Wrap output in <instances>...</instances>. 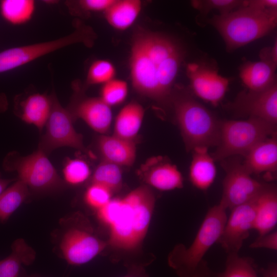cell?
<instances>
[{"mask_svg": "<svg viewBox=\"0 0 277 277\" xmlns=\"http://www.w3.org/2000/svg\"><path fill=\"white\" fill-rule=\"evenodd\" d=\"M184 51L170 36L143 28L136 30L131 39L129 57L134 90L159 103H171Z\"/></svg>", "mask_w": 277, "mask_h": 277, "instance_id": "1", "label": "cell"}, {"mask_svg": "<svg viewBox=\"0 0 277 277\" xmlns=\"http://www.w3.org/2000/svg\"><path fill=\"white\" fill-rule=\"evenodd\" d=\"M155 201L152 191L145 185L122 198L112 199L104 212V224L110 228L109 244L125 250L136 248L147 233Z\"/></svg>", "mask_w": 277, "mask_h": 277, "instance_id": "2", "label": "cell"}, {"mask_svg": "<svg viewBox=\"0 0 277 277\" xmlns=\"http://www.w3.org/2000/svg\"><path fill=\"white\" fill-rule=\"evenodd\" d=\"M222 37L228 51H232L263 37L277 24V9H261L242 6L209 19Z\"/></svg>", "mask_w": 277, "mask_h": 277, "instance_id": "3", "label": "cell"}, {"mask_svg": "<svg viewBox=\"0 0 277 277\" xmlns=\"http://www.w3.org/2000/svg\"><path fill=\"white\" fill-rule=\"evenodd\" d=\"M171 103L187 150L217 145L221 121L191 93L174 89Z\"/></svg>", "mask_w": 277, "mask_h": 277, "instance_id": "4", "label": "cell"}, {"mask_svg": "<svg viewBox=\"0 0 277 277\" xmlns=\"http://www.w3.org/2000/svg\"><path fill=\"white\" fill-rule=\"evenodd\" d=\"M226 210L220 203L210 208L191 245H177L169 254V265L179 277H192L208 250L217 242L227 220Z\"/></svg>", "mask_w": 277, "mask_h": 277, "instance_id": "5", "label": "cell"}, {"mask_svg": "<svg viewBox=\"0 0 277 277\" xmlns=\"http://www.w3.org/2000/svg\"><path fill=\"white\" fill-rule=\"evenodd\" d=\"M275 135L276 125L259 118L221 121L219 143L211 156L215 161L245 156L258 143Z\"/></svg>", "mask_w": 277, "mask_h": 277, "instance_id": "6", "label": "cell"}, {"mask_svg": "<svg viewBox=\"0 0 277 277\" xmlns=\"http://www.w3.org/2000/svg\"><path fill=\"white\" fill-rule=\"evenodd\" d=\"M3 167L5 170L16 171L18 180L36 191H52L65 186V181L58 175L48 156L38 149L25 156L10 152L5 157Z\"/></svg>", "mask_w": 277, "mask_h": 277, "instance_id": "7", "label": "cell"}, {"mask_svg": "<svg viewBox=\"0 0 277 277\" xmlns=\"http://www.w3.org/2000/svg\"><path fill=\"white\" fill-rule=\"evenodd\" d=\"M51 108L46 124V130L42 136L38 149L47 156L55 149L69 147L86 153L91 158L95 155L83 143V137L73 126L74 120L70 111L64 108L53 91L50 94Z\"/></svg>", "mask_w": 277, "mask_h": 277, "instance_id": "8", "label": "cell"}, {"mask_svg": "<svg viewBox=\"0 0 277 277\" xmlns=\"http://www.w3.org/2000/svg\"><path fill=\"white\" fill-rule=\"evenodd\" d=\"M222 161L226 175L223 183V193L220 203L226 209L231 210L254 200L266 183L253 178L243 163L238 159Z\"/></svg>", "mask_w": 277, "mask_h": 277, "instance_id": "9", "label": "cell"}, {"mask_svg": "<svg viewBox=\"0 0 277 277\" xmlns=\"http://www.w3.org/2000/svg\"><path fill=\"white\" fill-rule=\"evenodd\" d=\"M235 114L277 123V84L262 91H243L227 105Z\"/></svg>", "mask_w": 277, "mask_h": 277, "instance_id": "10", "label": "cell"}, {"mask_svg": "<svg viewBox=\"0 0 277 277\" xmlns=\"http://www.w3.org/2000/svg\"><path fill=\"white\" fill-rule=\"evenodd\" d=\"M186 71L193 93L212 105L217 106L227 92L229 79L205 63H188Z\"/></svg>", "mask_w": 277, "mask_h": 277, "instance_id": "11", "label": "cell"}, {"mask_svg": "<svg viewBox=\"0 0 277 277\" xmlns=\"http://www.w3.org/2000/svg\"><path fill=\"white\" fill-rule=\"evenodd\" d=\"M106 246L105 242L89 231L78 227L68 229L60 244L64 259L73 265L89 262L100 253Z\"/></svg>", "mask_w": 277, "mask_h": 277, "instance_id": "12", "label": "cell"}, {"mask_svg": "<svg viewBox=\"0 0 277 277\" xmlns=\"http://www.w3.org/2000/svg\"><path fill=\"white\" fill-rule=\"evenodd\" d=\"M255 199L232 209L217 243L227 254L239 253L244 241L253 229L255 215Z\"/></svg>", "mask_w": 277, "mask_h": 277, "instance_id": "13", "label": "cell"}, {"mask_svg": "<svg viewBox=\"0 0 277 277\" xmlns=\"http://www.w3.org/2000/svg\"><path fill=\"white\" fill-rule=\"evenodd\" d=\"M72 87L74 94L67 108L74 121L81 118L94 131L101 134L106 133L112 122L111 107L100 97H80L76 89Z\"/></svg>", "mask_w": 277, "mask_h": 277, "instance_id": "14", "label": "cell"}, {"mask_svg": "<svg viewBox=\"0 0 277 277\" xmlns=\"http://www.w3.org/2000/svg\"><path fill=\"white\" fill-rule=\"evenodd\" d=\"M139 173L147 184L158 190L168 191L183 187V178L177 167L163 161L160 156L148 160Z\"/></svg>", "mask_w": 277, "mask_h": 277, "instance_id": "15", "label": "cell"}, {"mask_svg": "<svg viewBox=\"0 0 277 277\" xmlns=\"http://www.w3.org/2000/svg\"><path fill=\"white\" fill-rule=\"evenodd\" d=\"M244 157L243 164L250 174L265 173L267 179H274L277 168L276 135L258 143Z\"/></svg>", "mask_w": 277, "mask_h": 277, "instance_id": "16", "label": "cell"}, {"mask_svg": "<svg viewBox=\"0 0 277 277\" xmlns=\"http://www.w3.org/2000/svg\"><path fill=\"white\" fill-rule=\"evenodd\" d=\"M51 104L50 95L34 93L23 100L15 99L14 113L22 121L35 125L41 131L49 117Z\"/></svg>", "mask_w": 277, "mask_h": 277, "instance_id": "17", "label": "cell"}, {"mask_svg": "<svg viewBox=\"0 0 277 277\" xmlns=\"http://www.w3.org/2000/svg\"><path fill=\"white\" fill-rule=\"evenodd\" d=\"M98 151L102 160L122 166H131L136 157V144L134 141L128 140L112 135H101L97 141Z\"/></svg>", "mask_w": 277, "mask_h": 277, "instance_id": "18", "label": "cell"}, {"mask_svg": "<svg viewBox=\"0 0 277 277\" xmlns=\"http://www.w3.org/2000/svg\"><path fill=\"white\" fill-rule=\"evenodd\" d=\"M255 215L253 229L259 236L268 233L277 223V190L274 184H266L255 200Z\"/></svg>", "mask_w": 277, "mask_h": 277, "instance_id": "19", "label": "cell"}, {"mask_svg": "<svg viewBox=\"0 0 277 277\" xmlns=\"http://www.w3.org/2000/svg\"><path fill=\"white\" fill-rule=\"evenodd\" d=\"M276 67L263 61H248L241 66L240 77L248 90L262 91L276 83Z\"/></svg>", "mask_w": 277, "mask_h": 277, "instance_id": "20", "label": "cell"}, {"mask_svg": "<svg viewBox=\"0 0 277 277\" xmlns=\"http://www.w3.org/2000/svg\"><path fill=\"white\" fill-rule=\"evenodd\" d=\"M208 148H194L189 168V179L196 188L206 190L212 184L216 174L214 160L209 154Z\"/></svg>", "mask_w": 277, "mask_h": 277, "instance_id": "21", "label": "cell"}, {"mask_svg": "<svg viewBox=\"0 0 277 277\" xmlns=\"http://www.w3.org/2000/svg\"><path fill=\"white\" fill-rule=\"evenodd\" d=\"M145 110L135 102L127 104L117 115L113 134L121 138L134 141L142 125Z\"/></svg>", "mask_w": 277, "mask_h": 277, "instance_id": "22", "label": "cell"}, {"mask_svg": "<svg viewBox=\"0 0 277 277\" xmlns=\"http://www.w3.org/2000/svg\"><path fill=\"white\" fill-rule=\"evenodd\" d=\"M142 4L140 0H115L104 14L108 23L116 30L123 31L135 21Z\"/></svg>", "mask_w": 277, "mask_h": 277, "instance_id": "23", "label": "cell"}, {"mask_svg": "<svg viewBox=\"0 0 277 277\" xmlns=\"http://www.w3.org/2000/svg\"><path fill=\"white\" fill-rule=\"evenodd\" d=\"M12 252L0 261V277H18L22 265H29L34 260L35 252L23 239L16 240Z\"/></svg>", "mask_w": 277, "mask_h": 277, "instance_id": "24", "label": "cell"}, {"mask_svg": "<svg viewBox=\"0 0 277 277\" xmlns=\"http://www.w3.org/2000/svg\"><path fill=\"white\" fill-rule=\"evenodd\" d=\"M35 8L33 0H3L0 11L3 17L9 23L17 25L28 22Z\"/></svg>", "mask_w": 277, "mask_h": 277, "instance_id": "25", "label": "cell"}, {"mask_svg": "<svg viewBox=\"0 0 277 277\" xmlns=\"http://www.w3.org/2000/svg\"><path fill=\"white\" fill-rule=\"evenodd\" d=\"M29 195V188L17 180L0 195V221L7 220Z\"/></svg>", "mask_w": 277, "mask_h": 277, "instance_id": "26", "label": "cell"}, {"mask_svg": "<svg viewBox=\"0 0 277 277\" xmlns=\"http://www.w3.org/2000/svg\"><path fill=\"white\" fill-rule=\"evenodd\" d=\"M215 277H259L254 260L243 257L239 253L228 254L225 268L221 273H215Z\"/></svg>", "mask_w": 277, "mask_h": 277, "instance_id": "27", "label": "cell"}, {"mask_svg": "<svg viewBox=\"0 0 277 277\" xmlns=\"http://www.w3.org/2000/svg\"><path fill=\"white\" fill-rule=\"evenodd\" d=\"M122 176L121 166L102 160L93 172L92 183L102 185L113 193L121 187Z\"/></svg>", "mask_w": 277, "mask_h": 277, "instance_id": "28", "label": "cell"}, {"mask_svg": "<svg viewBox=\"0 0 277 277\" xmlns=\"http://www.w3.org/2000/svg\"><path fill=\"white\" fill-rule=\"evenodd\" d=\"M116 70L113 64L106 60L94 61L90 66L85 81V86L103 84L114 78Z\"/></svg>", "mask_w": 277, "mask_h": 277, "instance_id": "29", "label": "cell"}, {"mask_svg": "<svg viewBox=\"0 0 277 277\" xmlns=\"http://www.w3.org/2000/svg\"><path fill=\"white\" fill-rule=\"evenodd\" d=\"M64 181L68 184L77 185L86 181L91 174L88 163L80 159H67L63 170Z\"/></svg>", "mask_w": 277, "mask_h": 277, "instance_id": "30", "label": "cell"}, {"mask_svg": "<svg viewBox=\"0 0 277 277\" xmlns=\"http://www.w3.org/2000/svg\"><path fill=\"white\" fill-rule=\"evenodd\" d=\"M128 85L124 80L113 78L103 85L101 98L111 107L122 103L128 94Z\"/></svg>", "mask_w": 277, "mask_h": 277, "instance_id": "31", "label": "cell"}, {"mask_svg": "<svg viewBox=\"0 0 277 277\" xmlns=\"http://www.w3.org/2000/svg\"><path fill=\"white\" fill-rule=\"evenodd\" d=\"M243 1L238 0H194L191 6L198 10L200 14L207 15L211 10H218L220 14H225L239 8Z\"/></svg>", "mask_w": 277, "mask_h": 277, "instance_id": "32", "label": "cell"}, {"mask_svg": "<svg viewBox=\"0 0 277 277\" xmlns=\"http://www.w3.org/2000/svg\"><path fill=\"white\" fill-rule=\"evenodd\" d=\"M112 194V192L106 187L92 183L85 192L84 200L90 207L98 210L111 199Z\"/></svg>", "mask_w": 277, "mask_h": 277, "instance_id": "33", "label": "cell"}, {"mask_svg": "<svg viewBox=\"0 0 277 277\" xmlns=\"http://www.w3.org/2000/svg\"><path fill=\"white\" fill-rule=\"evenodd\" d=\"M115 0H81L76 2L78 6L88 12H105Z\"/></svg>", "mask_w": 277, "mask_h": 277, "instance_id": "34", "label": "cell"}, {"mask_svg": "<svg viewBox=\"0 0 277 277\" xmlns=\"http://www.w3.org/2000/svg\"><path fill=\"white\" fill-rule=\"evenodd\" d=\"M251 248H266L277 250V232L271 231L258 238L250 245Z\"/></svg>", "mask_w": 277, "mask_h": 277, "instance_id": "35", "label": "cell"}, {"mask_svg": "<svg viewBox=\"0 0 277 277\" xmlns=\"http://www.w3.org/2000/svg\"><path fill=\"white\" fill-rule=\"evenodd\" d=\"M261 61L267 62L275 67L277 65V42L275 39L271 47L262 49L259 54Z\"/></svg>", "mask_w": 277, "mask_h": 277, "instance_id": "36", "label": "cell"}, {"mask_svg": "<svg viewBox=\"0 0 277 277\" xmlns=\"http://www.w3.org/2000/svg\"><path fill=\"white\" fill-rule=\"evenodd\" d=\"M242 6H250L261 9H277L276 0L243 1Z\"/></svg>", "mask_w": 277, "mask_h": 277, "instance_id": "37", "label": "cell"}, {"mask_svg": "<svg viewBox=\"0 0 277 277\" xmlns=\"http://www.w3.org/2000/svg\"><path fill=\"white\" fill-rule=\"evenodd\" d=\"M215 273L209 268L207 262L203 260L199 264L192 277H215Z\"/></svg>", "mask_w": 277, "mask_h": 277, "instance_id": "38", "label": "cell"}, {"mask_svg": "<svg viewBox=\"0 0 277 277\" xmlns=\"http://www.w3.org/2000/svg\"><path fill=\"white\" fill-rule=\"evenodd\" d=\"M260 272L262 277H277L276 263H270L266 268H262Z\"/></svg>", "mask_w": 277, "mask_h": 277, "instance_id": "39", "label": "cell"}, {"mask_svg": "<svg viewBox=\"0 0 277 277\" xmlns=\"http://www.w3.org/2000/svg\"><path fill=\"white\" fill-rule=\"evenodd\" d=\"M8 101L6 95L4 93H0V113L7 110Z\"/></svg>", "mask_w": 277, "mask_h": 277, "instance_id": "40", "label": "cell"}, {"mask_svg": "<svg viewBox=\"0 0 277 277\" xmlns=\"http://www.w3.org/2000/svg\"><path fill=\"white\" fill-rule=\"evenodd\" d=\"M15 179H6L0 177V195L7 188L8 185Z\"/></svg>", "mask_w": 277, "mask_h": 277, "instance_id": "41", "label": "cell"}, {"mask_svg": "<svg viewBox=\"0 0 277 277\" xmlns=\"http://www.w3.org/2000/svg\"><path fill=\"white\" fill-rule=\"evenodd\" d=\"M123 277H136V276H133V275H128L124 276H123Z\"/></svg>", "mask_w": 277, "mask_h": 277, "instance_id": "42", "label": "cell"}, {"mask_svg": "<svg viewBox=\"0 0 277 277\" xmlns=\"http://www.w3.org/2000/svg\"><path fill=\"white\" fill-rule=\"evenodd\" d=\"M22 277H23L22 276ZM23 277H38V276H24Z\"/></svg>", "mask_w": 277, "mask_h": 277, "instance_id": "43", "label": "cell"}]
</instances>
